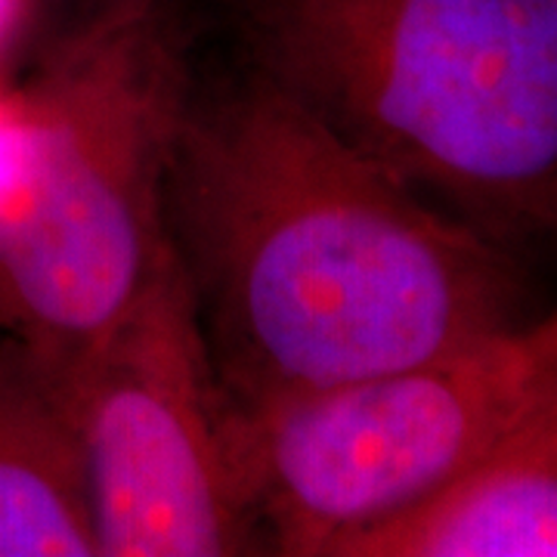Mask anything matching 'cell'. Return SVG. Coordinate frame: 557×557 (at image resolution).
<instances>
[{"instance_id": "obj_1", "label": "cell", "mask_w": 557, "mask_h": 557, "mask_svg": "<svg viewBox=\"0 0 557 557\" xmlns=\"http://www.w3.org/2000/svg\"><path fill=\"white\" fill-rule=\"evenodd\" d=\"M164 236L236 416L520 322L515 260L258 75L189 87Z\"/></svg>"}, {"instance_id": "obj_6", "label": "cell", "mask_w": 557, "mask_h": 557, "mask_svg": "<svg viewBox=\"0 0 557 557\" xmlns=\"http://www.w3.org/2000/svg\"><path fill=\"white\" fill-rule=\"evenodd\" d=\"M557 406L335 557H555Z\"/></svg>"}, {"instance_id": "obj_2", "label": "cell", "mask_w": 557, "mask_h": 557, "mask_svg": "<svg viewBox=\"0 0 557 557\" xmlns=\"http://www.w3.org/2000/svg\"><path fill=\"white\" fill-rule=\"evenodd\" d=\"M245 69L449 218L557 211V0H214Z\"/></svg>"}, {"instance_id": "obj_7", "label": "cell", "mask_w": 557, "mask_h": 557, "mask_svg": "<svg viewBox=\"0 0 557 557\" xmlns=\"http://www.w3.org/2000/svg\"><path fill=\"white\" fill-rule=\"evenodd\" d=\"M72 381L0 329V557H97Z\"/></svg>"}, {"instance_id": "obj_4", "label": "cell", "mask_w": 557, "mask_h": 557, "mask_svg": "<svg viewBox=\"0 0 557 557\" xmlns=\"http://www.w3.org/2000/svg\"><path fill=\"white\" fill-rule=\"evenodd\" d=\"M557 406L555 319L236 416L263 552L335 557Z\"/></svg>"}, {"instance_id": "obj_3", "label": "cell", "mask_w": 557, "mask_h": 557, "mask_svg": "<svg viewBox=\"0 0 557 557\" xmlns=\"http://www.w3.org/2000/svg\"><path fill=\"white\" fill-rule=\"evenodd\" d=\"M57 22L16 90L28 159L0 211V329L72 381L168 248L164 171L193 78L183 0H97Z\"/></svg>"}, {"instance_id": "obj_8", "label": "cell", "mask_w": 557, "mask_h": 557, "mask_svg": "<svg viewBox=\"0 0 557 557\" xmlns=\"http://www.w3.org/2000/svg\"><path fill=\"white\" fill-rule=\"evenodd\" d=\"M28 159V121L16 94H0V211L16 199Z\"/></svg>"}, {"instance_id": "obj_10", "label": "cell", "mask_w": 557, "mask_h": 557, "mask_svg": "<svg viewBox=\"0 0 557 557\" xmlns=\"http://www.w3.org/2000/svg\"><path fill=\"white\" fill-rule=\"evenodd\" d=\"M28 3H32V25H35V22L69 16V13H75L81 7H90L97 0H28Z\"/></svg>"}, {"instance_id": "obj_9", "label": "cell", "mask_w": 557, "mask_h": 557, "mask_svg": "<svg viewBox=\"0 0 557 557\" xmlns=\"http://www.w3.org/2000/svg\"><path fill=\"white\" fill-rule=\"evenodd\" d=\"M28 25H32L28 0H0V57L25 35Z\"/></svg>"}, {"instance_id": "obj_5", "label": "cell", "mask_w": 557, "mask_h": 557, "mask_svg": "<svg viewBox=\"0 0 557 557\" xmlns=\"http://www.w3.org/2000/svg\"><path fill=\"white\" fill-rule=\"evenodd\" d=\"M100 557L263 552L189 282L168 242L146 288L72 379Z\"/></svg>"}]
</instances>
